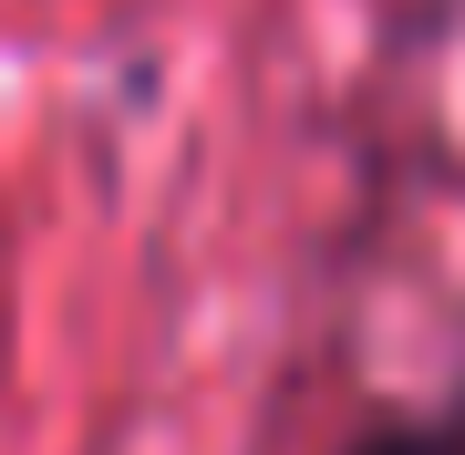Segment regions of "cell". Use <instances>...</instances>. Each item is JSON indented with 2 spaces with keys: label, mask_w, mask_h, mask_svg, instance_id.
<instances>
[{
  "label": "cell",
  "mask_w": 465,
  "mask_h": 455,
  "mask_svg": "<svg viewBox=\"0 0 465 455\" xmlns=\"http://www.w3.org/2000/svg\"><path fill=\"white\" fill-rule=\"evenodd\" d=\"M372 455H434V445H372Z\"/></svg>",
  "instance_id": "cell-1"
}]
</instances>
